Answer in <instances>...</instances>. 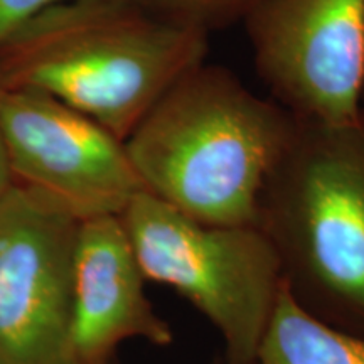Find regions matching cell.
Returning <instances> with one entry per match:
<instances>
[{"instance_id": "cell-1", "label": "cell", "mask_w": 364, "mask_h": 364, "mask_svg": "<svg viewBox=\"0 0 364 364\" xmlns=\"http://www.w3.org/2000/svg\"><path fill=\"white\" fill-rule=\"evenodd\" d=\"M295 118L221 65L181 76L125 139L145 193L208 225H255Z\"/></svg>"}, {"instance_id": "cell-2", "label": "cell", "mask_w": 364, "mask_h": 364, "mask_svg": "<svg viewBox=\"0 0 364 364\" xmlns=\"http://www.w3.org/2000/svg\"><path fill=\"white\" fill-rule=\"evenodd\" d=\"M255 225L279 255L290 297L364 336V105L341 124L295 118Z\"/></svg>"}, {"instance_id": "cell-3", "label": "cell", "mask_w": 364, "mask_h": 364, "mask_svg": "<svg viewBox=\"0 0 364 364\" xmlns=\"http://www.w3.org/2000/svg\"><path fill=\"white\" fill-rule=\"evenodd\" d=\"M208 51V36L150 16L130 0H75L44 27L22 85L125 142Z\"/></svg>"}, {"instance_id": "cell-4", "label": "cell", "mask_w": 364, "mask_h": 364, "mask_svg": "<svg viewBox=\"0 0 364 364\" xmlns=\"http://www.w3.org/2000/svg\"><path fill=\"white\" fill-rule=\"evenodd\" d=\"M145 280L182 295L215 327L223 364H253L275 312L284 275L257 225H208L140 191L122 211Z\"/></svg>"}, {"instance_id": "cell-5", "label": "cell", "mask_w": 364, "mask_h": 364, "mask_svg": "<svg viewBox=\"0 0 364 364\" xmlns=\"http://www.w3.org/2000/svg\"><path fill=\"white\" fill-rule=\"evenodd\" d=\"M258 78L297 120L341 124L364 105V0H268L243 22Z\"/></svg>"}, {"instance_id": "cell-6", "label": "cell", "mask_w": 364, "mask_h": 364, "mask_svg": "<svg viewBox=\"0 0 364 364\" xmlns=\"http://www.w3.org/2000/svg\"><path fill=\"white\" fill-rule=\"evenodd\" d=\"M78 218L19 182L0 203V361L81 364L71 343Z\"/></svg>"}, {"instance_id": "cell-7", "label": "cell", "mask_w": 364, "mask_h": 364, "mask_svg": "<svg viewBox=\"0 0 364 364\" xmlns=\"http://www.w3.org/2000/svg\"><path fill=\"white\" fill-rule=\"evenodd\" d=\"M0 134L14 181L81 221L122 215L144 191L125 144L44 91L24 85L0 91Z\"/></svg>"}, {"instance_id": "cell-8", "label": "cell", "mask_w": 364, "mask_h": 364, "mask_svg": "<svg viewBox=\"0 0 364 364\" xmlns=\"http://www.w3.org/2000/svg\"><path fill=\"white\" fill-rule=\"evenodd\" d=\"M132 339L167 348L174 331L145 294L120 215L88 218L73 253V349L81 364H112L118 346Z\"/></svg>"}, {"instance_id": "cell-9", "label": "cell", "mask_w": 364, "mask_h": 364, "mask_svg": "<svg viewBox=\"0 0 364 364\" xmlns=\"http://www.w3.org/2000/svg\"><path fill=\"white\" fill-rule=\"evenodd\" d=\"M253 364H364V336L312 316L284 285Z\"/></svg>"}, {"instance_id": "cell-10", "label": "cell", "mask_w": 364, "mask_h": 364, "mask_svg": "<svg viewBox=\"0 0 364 364\" xmlns=\"http://www.w3.org/2000/svg\"><path fill=\"white\" fill-rule=\"evenodd\" d=\"M150 16L196 31L208 38L218 31L243 26L268 0H130Z\"/></svg>"}, {"instance_id": "cell-11", "label": "cell", "mask_w": 364, "mask_h": 364, "mask_svg": "<svg viewBox=\"0 0 364 364\" xmlns=\"http://www.w3.org/2000/svg\"><path fill=\"white\" fill-rule=\"evenodd\" d=\"M65 0H0V46L12 39L27 22L39 19Z\"/></svg>"}, {"instance_id": "cell-12", "label": "cell", "mask_w": 364, "mask_h": 364, "mask_svg": "<svg viewBox=\"0 0 364 364\" xmlns=\"http://www.w3.org/2000/svg\"><path fill=\"white\" fill-rule=\"evenodd\" d=\"M14 182L16 181H14L11 164H9L7 150H6V145H4L2 134H0V203H2L4 196L9 193V189L12 188Z\"/></svg>"}, {"instance_id": "cell-13", "label": "cell", "mask_w": 364, "mask_h": 364, "mask_svg": "<svg viewBox=\"0 0 364 364\" xmlns=\"http://www.w3.org/2000/svg\"><path fill=\"white\" fill-rule=\"evenodd\" d=\"M215 364H220V363H215ZM221 364H223V363H221Z\"/></svg>"}, {"instance_id": "cell-14", "label": "cell", "mask_w": 364, "mask_h": 364, "mask_svg": "<svg viewBox=\"0 0 364 364\" xmlns=\"http://www.w3.org/2000/svg\"><path fill=\"white\" fill-rule=\"evenodd\" d=\"M0 364H4V363H2V361H0Z\"/></svg>"}]
</instances>
